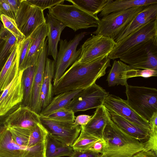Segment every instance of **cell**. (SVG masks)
Returning <instances> with one entry per match:
<instances>
[{
	"mask_svg": "<svg viewBox=\"0 0 157 157\" xmlns=\"http://www.w3.org/2000/svg\"><path fill=\"white\" fill-rule=\"evenodd\" d=\"M108 55L86 62L76 61L53 86V94L84 89L95 83L111 66Z\"/></svg>",
	"mask_w": 157,
	"mask_h": 157,
	"instance_id": "obj_1",
	"label": "cell"
},
{
	"mask_svg": "<svg viewBox=\"0 0 157 157\" xmlns=\"http://www.w3.org/2000/svg\"><path fill=\"white\" fill-rule=\"evenodd\" d=\"M103 139L106 145L100 157H130L144 150L143 143L123 131L110 117L104 130Z\"/></svg>",
	"mask_w": 157,
	"mask_h": 157,
	"instance_id": "obj_2",
	"label": "cell"
},
{
	"mask_svg": "<svg viewBox=\"0 0 157 157\" xmlns=\"http://www.w3.org/2000/svg\"><path fill=\"white\" fill-rule=\"evenodd\" d=\"M48 14L75 32L97 27L100 20L75 5L59 4L49 9Z\"/></svg>",
	"mask_w": 157,
	"mask_h": 157,
	"instance_id": "obj_3",
	"label": "cell"
},
{
	"mask_svg": "<svg viewBox=\"0 0 157 157\" xmlns=\"http://www.w3.org/2000/svg\"><path fill=\"white\" fill-rule=\"evenodd\" d=\"M126 101L138 114L149 121L157 112V90L156 88L128 85L125 86Z\"/></svg>",
	"mask_w": 157,
	"mask_h": 157,
	"instance_id": "obj_4",
	"label": "cell"
},
{
	"mask_svg": "<svg viewBox=\"0 0 157 157\" xmlns=\"http://www.w3.org/2000/svg\"><path fill=\"white\" fill-rule=\"evenodd\" d=\"M119 59L134 69L157 71V37L133 47Z\"/></svg>",
	"mask_w": 157,
	"mask_h": 157,
	"instance_id": "obj_5",
	"label": "cell"
},
{
	"mask_svg": "<svg viewBox=\"0 0 157 157\" xmlns=\"http://www.w3.org/2000/svg\"><path fill=\"white\" fill-rule=\"evenodd\" d=\"M147 6L136 7L114 12L102 17L96 30L93 33L102 35L114 40L132 20Z\"/></svg>",
	"mask_w": 157,
	"mask_h": 157,
	"instance_id": "obj_6",
	"label": "cell"
},
{
	"mask_svg": "<svg viewBox=\"0 0 157 157\" xmlns=\"http://www.w3.org/2000/svg\"><path fill=\"white\" fill-rule=\"evenodd\" d=\"M157 37V17L143 25L117 43L108 55L110 59L120 58L136 46Z\"/></svg>",
	"mask_w": 157,
	"mask_h": 157,
	"instance_id": "obj_7",
	"label": "cell"
},
{
	"mask_svg": "<svg viewBox=\"0 0 157 157\" xmlns=\"http://www.w3.org/2000/svg\"><path fill=\"white\" fill-rule=\"evenodd\" d=\"M87 33L81 32L76 35L72 40H59V48L55 62L53 86L55 85L66 71L67 68L78 58L81 52L80 47L76 50L80 41Z\"/></svg>",
	"mask_w": 157,
	"mask_h": 157,
	"instance_id": "obj_8",
	"label": "cell"
},
{
	"mask_svg": "<svg viewBox=\"0 0 157 157\" xmlns=\"http://www.w3.org/2000/svg\"><path fill=\"white\" fill-rule=\"evenodd\" d=\"M14 20L25 39L29 37L38 27L46 22L43 11L32 5L27 0H21Z\"/></svg>",
	"mask_w": 157,
	"mask_h": 157,
	"instance_id": "obj_9",
	"label": "cell"
},
{
	"mask_svg": "<svg viewBox=\"0 0 157 157\" xmlns=\"http://www.w3.org/2000/svg\"><path fill=\"white\" fill-rule=\"evenodd\" d=\"M40 115L41 123L48 136L65 145L72 146L80 134L81 126L75 125L74 122L56 120Z\"/></svg>",
	"mask_w": 157,
	"mask_h": 157,
	"instance_id": "obj_10",
	"label": "cell"
},
{
	"mask_svg": "<svg viewBox=\"0 0 157 157\" xmlns=\"http://www.w3.org/2000/svg\"><path fill=\"white\" fill-rule=\"evenodd\" d=\"M109 94L105 90L94 83L75 95L66 109L75 113L97 108L103 105Z\"/></svg>",
	"mask_w": 157,
	"mask_h": 157,
	"instance_id": "obj_11",
	"label": "cell"
},
{
	"mask_svg": "<svg viewBox=\"0 0 157 157\" xmlns=\"http://www.w3.org/2000/svg\"><path fill=\"white\" fill-rule=\"evenodd\" d=\"M117 44L112 39L101 35H93L81 47V54L76 61H89L109 54Z\"/></svg>",
	"mask_w": 157,
	"mask_h": 157,
	"instance_id": "obj_12",
	"label": "cell"
},
{
	"mask_svg": "<svg viewBox=\"0 0 157 157\" xmlns=\"http://www.w3.org/2000/svg\"><path fill=\"white\" fill-rule=\"evenodd\" d=\"M103 105L108 111L118 114L137 126L150 131L148 121L135 112L128 105L126 100L109 94Z\"/></svg>",
	"mask_w": 157,
	"mask_h": 157,
	"instance_id": "obj_13",
	"label": "cell"
},
{
	"mask_svg": "<svg viewBox=\"0 0 157 157\" xmlns=\"http://www.w3.org/2000/svg\"><path fill=\"white\" fill-rule=\"evenodd\" d=\"M23 70L18 71L12 81L2 91L0 97V117L6 115L13 107L23 101L21 78Z\"/></svg>",
	"mask_w": 157,
	"mask_h": 157,
	"instance_id": "obj_14",
	"label": "cell"
},
{
	"mask_svg": "<svg viewBox=\"0 0 157 157\" xmlns=\"http://www.w3.org/2000/svg\"><path fill=\"white\" fill-rule=\"evenodd\" d=\"M48 33L46 22L38 27L30 36L31 40L26 55L18 71L36 65Z\"/></svg>",
	"mask_w": 157,
	"mask_h": 157,
	"instance_id": "obj_15",
	"label": "cell"
},
{
	"mask_svg": "<svg viewBox=\"0 0 157 157\" xmlns=\"http://www.w3.org/2000/svg\"><path fill=\"white\" fill-rule=\"evenodd\" d=\"M47 42L48 39L47 38L38 59L37 69L34 80L31 99L29 107L39 115L42 110L40 94L47 58Z\"/></svg>",
	"mask_w": 157,
	"mask_h": 157,
	"instance_id": "obj_16",
	"label": "cell"
},
{
	"mask_svg": "<svg viewBox=\"0 0 157 157\" xmlns=\"http://www.w3.org/2000/svg\"><path fill=\"white\" fill-rule=\"evenodd\" d=\"M40 117L29 107L21 105L5 118V123L7 128H31L41 123Z\"/></svg>",
	"mask_w": 157,
	"mask_h": 157,
	"instance_id": "obj_17",
	"label": "cell"
},
{
	"mask_svg": "<svg viewBox=\"0 0 157 157\" xmlns=\"http://www.w3.org/2000/svg\"><path fill=\"white\" fill-rule=\"evenodd\" d=\"M109 117L108 111L103 105L96 108L87 123L81 126V129L98 139H102L104 130Z\"/></svg>",
	"mask_w": 157,
	"mask_h": 157,
	"instance_id": "obj_18",
	"label": "cell"
},
{
	"mask_svg": "<svg viewBox=\"0 0 157 157\" xmlns=\"http://www.w3.org/2000/svg\"><path fill=\"white\" fill-rule=\"evenodd\" d=\"M157 17V4L147 6L131 21L114 40L116 43L126 37L151 20Z\"/></svg>",
	"mask_w": 157,
	"mask_h": 157,
	"instance_id": "obj_19",
	"label": "cell"
},
{
	"mask_svg": "<svg viewBox=\"0 0 157 157\" xmlns=\"http://www.w3.org/2000/svg\"><path fill=\"white\" fill-rule=\"evenodd\" d=\"M136 71L121 61L114 60L107 77L109 86H125L128 78L136 77Z\"/></svg>",
	"mask_w": 157,
	"mask_h": 157,
	"instance_id": "obj_20",
	"label": "cell"
},
{
	"mask_svg": "<svg viewBox=\"0 0 157 157\" xmlns=\"http://www.w3.org/2000/svg\"><path fill=\"white\" fill-rule=\"evenodd\" d=\"M45 19L48 28L47 56H51L55 62L58 52V43L61 33L66 26L48 13H47Z\"/></svg>",
	"mask_w": 157,
	"mask_h": 157,
	"instance_id": "obj_21",
	"label": "cell"
},
{
	"mask_svg": "<svg viewBox=\"0 0 157 157\" xmlns=\"http://www.w3.org/2000/svg\"><path fill=\"white\" fill-rule=\"evenodd\" d=\"M29 148L16 144L7 128L0 133V157H26Z\"/></svg>",
	"mask_w": 157,
	"mask_h": 157,
	"instance_id": "obj_22",
	"label": "cell"
},
{
	"mask_svg": "<svg viewBox=\"0 0 157 157\" xmlns=\"http://www.w3.org/2000/svg\"><path fill=\"white\" fill-rule=\"evenodd\" d=\"M108 111L111 119L124 132L143 143L147 140L149 131L137 126L118 114Z\"/></svg>",
	"mask_w": 157,
	"mask_h": 157,
	"instance_id": "obj_23",
	"label": "cell"
},
{
	"mask_svg": "<svg viewBox=\"0 0 157 157\" xmlns=\"http://www.w3.org/2000/svg\"><path fill=\"white\" fill-rule=\"evenodd\" d=\"M55 62L54 60L47 58L44 77L40 94L42 110L46 107L53 99V86L52 81L54 75Z\"/></svg>",
	"mask_w": 157,
	"mask_h": 157,
	"instance_id": "obj_24",
	"label": "cell"
},
{
	"mask_svg": "<svg viewBox=\"0 0 157 157\" xmlns=\"http://www.w3.org/2000/svg\"><path fill=\"white\" fill-rule=\"evenodd\" d=\"M155 4H157V0H109L99 16L102 17L113 12Z\"/></svg>",
	"mask_w": 157,
	"mask_h": 157,
	"instance_id": "obj_25",
	"label": "cell"
},
{
	"mask_svg": "<svg viewBox=\"0 0 157 157\" xmlns=\"http://www.w3.org/2000/svg\"><path fill=\"white\" fill-rule=\"evenodd\" d=\"M18 44L0 71V90L2 91L11 82L18 72Z\"/></svg>",
	"mask_w": 157,
	"mask_h": 157,
	"instance_id": "obj_26",
	"label": "cell"
},
{
	"mask_svg": "<svg viewBox=\"0 0 157 157\" xmlns=\"http://www.w3.org/2000/svg\"><path fill=\"white\" fill-rule=\"evenodd\" d=\"M18 42L15 36L4 28L0 31V71Z\"/></svg>",
	"mask_w": 157,
	"mask_h": 157,
	"instance_id": "obj_27",
	"label": "cell"
},
{
	"mask_svg": "<svg viewBox=\"0 0 157 157\" xmlns=\"http://www.w3.org/2000/svg\"><path fill=\"white\" fill-rule=\"evenodd\" d=\"M82 90L71 91L57 95L46 107L42 110L40 115L46 116L59 109L66 108L74 97Z\"/></svg>",
	"mask_w": 157,
	"mask_h": 157,
	"instance_id": "obj_28",
	"label": "cell"
},
{
	"mask_svg": "<svg viewBox=\"0 0 157 157\" xmlns=\"http://www.w3.org/2000/svg\"><path fill=\"white\" fill-rule=\"evenodd\" d=\"M37 67L34 65L24 70L22 72L21 84L23 97L21 105L29 107L32 95L33 82Z\"/></svg>",
	"mask_w": 157,
	"mask_h": 157,
	"instance_id": "obj_29",
	"label": "cell"
},
{
	"mask_svg": "<svg viewBox=\"0 0 157 157\" xmlns=\"http://www.w3.org/2000/svg\"><path fill=\"white\" fill-rule=\"evenodd\" d=\"M74 150L72 147L65 145L48 135L47 137L46 157H71Z\"/></svg>",
	"mask_w": 157,
	"mask_h": 157,
	"instance_id": "obj_30",
	"label": "cell"
},
{
	"mask_svg": "<svg viewBox=\"0 0 157 157\" xmlns=\"http://www.w3.org/2000/svg\"><path fill=\"white\" fill-rule=\"evenodd\" d=\"M109 0H67L79 8L95 16H98Z\"/></svg>",
	"mask_w": 157,
	"mask_h": 157,
	"instance_id": "obj_31",
	"label": "cell"
},
{
	"mask_svg": "<svg viewBox=\"0 0 157 157\" xmlns=\"http://www.w3.org/2000/svg\"><path fill=\"white\" fill-rule=\"evenodd\" d=\"M99 140L100 139L87 133L81 129L79 135L71 147L74 151L86 150L93 143Z\"/></svg>",
	"mask_w": 157,
	"mask_h": 157,
	"instance_id": "obj_32",
	"label": "cell"
},
{
	"mask_svg": "<svg viewBox=\"0 0 157 157\" xmlns=\"http://www.w3.org/2000/svg\"><path fill=\"white\" fill-rule=\"evenodd\" d=\"M32 128H25L15 127L7 128L14 142L17 144L23 146H28L29 138Z\"/></svg>",
	"mask_w": 157,
	"mask_h": 157,
	"instance_id": "obj_33",
	"label": "cell"
},
{
	"mask_svg": "<svg viewBox=\"0 0 157 157\" xmlns=\"http://www.w3.org/2000/svg\"><path fill=\"white\" fill-rule=\"evenodd\" d=\"M0 20L4 28L7 29L16 37L18 43L25 39V36L18 29L14 19L6 16L2 15Z\"/></svg>",
	"mask_w": 157,
	"mask_h": 157,
	"instance_id": "obj_34",
	"label": "cell"
},
{
	"mask_svg": "<svg viewBox=\"0 0 157 157\" xmlns=\"http://www.w3.org/2000/svg\"><path fill=\"white\" fill-rule=\"evenodd\" d=\"M45 116L54 120L72 122L74 121L75 118V113L66 108L59 109Z\"/></svg>",
	"mask_w": 157,
	"mask_h": 157,
	"instance_id": "obj_35",
	"label": "cell"
},
{
	"mask_svg": "<svg viewBox=\"0 0 157 157\" xmlns=\"http://www.w3.org/2000/svg\"><path fill=\"white\" fill-rule=\"evenodd\" d=\"M33 6L43 11L45 9H50L57 5L62 4L64 0H27Z\"/></svg>",
	"mask_w": 157,
	"mask_h": 157,
	"instance_id": "obj_36",
	"label": "cell"
},
{
	"mask_svg": "<svg viewBox=\"0 0 157 157\" xmlns=\"http://www.w3.org/2000/svg\"><path fill=\"white\" fill-rule=\"evenodd\" d=\"M31 40L30 36L25 39L18 44V69L21 66L25 58Z\"/></svg>",
	"mask_w": 157,
	"mask_h": 157,
	"instance_id": "obj_37",
	"label": "cell"
},
{
	"mask_svg": "<svg viewBox=\"0 0 157 157\" xmlns=\"http://www.w3.org/2000/svg\"><path fill=\"white\" fill-rule=\"evenodd\" d=\"M143 144L144 150H151L157 154V131L150 130L148 139Z\"/></svg>",
	"mask_w": 157,
	"mask_h": 157,
	"instance_id": "obj_38",
	"label": "cell"
},
{
	"mask_svg": "<svg viewBox=\"0 0 157 157\" xmlns=\"http://www.w3.org/2000/svg\"><path fill=\"white\" fill-rule=\"evenodd\" d=\"M106 143L103 139H100L93 143L86 150L101 154L103 152Z\"/></svg>",
	"mask_w": 157,
	"mask_h": 157,
	"instance_id": "obj_39",
	"label": "cell"
},
{
	"mask_svg": "<svg viewBox=\"0 0 157 157\" xmlns=\"http://www.w3.org/2000/svg\"><path fill=\"white\" fill-rule=\"evenodd\" d=\"M2 15H3L13 19L14 16L10 7L6 0H0V18Z\"/></svg>",
	"mask_w": 157,
	"mask_h": 157,
	"instance_id": "obj_40",
	"label": "cell"
},
{
	"mask_svg": "<svg viewBox=\"0 0 157 157\" xmlns=\"http://www.w3.org/2000/svg\"><path fill=\"white\" fill-rule=\"evenodd\" d=\"M100 154L87 150L74 151L71 157H100Z\"/></svg>",
	"mask_w": 157,
	"mask_h": 157,
	"instance_id": "obj_41",
	"label": "cell"
},
{
	"mask_svg": "<svg viewBox=\"0 0 157 157\" xmlns=\"http://www.w3.org/2000/svg\"><path fill=\"white\" fill-rule=\"evenodd\" d=\"M157 75V71L147 69L143 70L136 69V77H142L144 78H148Z\"/></svg>",
	"mask_w": 157,
	"mask_h": 157,
	"instance_id": "obj_42",
	"label": "cell"
},
{
	"mask_svg": "<svg viewBox=\"0 0 157 157\" xmlns=\"http://www.w3.org/2000/svg\"><path fill=\"white\" fill-rule=\"evenodd\" d=\"M92 116L87 115H81L77 116L75 118L74 124L76 125H85L90 121Z\"/></svg>",
	"mask_w": 157,
	"mask_h": 157,
	"instance_id": "obj_43",
	"label": "cell"
},
{
	"mask_svg": "<svg viewBox=\"0 0 157 157\" xmlns=\"http://www.w3.org/2000/svg\"><path fill=\"white\" fill-rule=\"evenodd\" d=\"M8 3L14 18L21 5V0H6Z\"/></svg>",
	"mask_w": 157,
	"mask_h": 157,
	"instance_id": "obj_44",
	"label": "cell"
},
{
	"mask_svg": "<svg viewBox=\"0 0 157 157\" xmlns=\"http://www.w3.org/2000/svg\"><path fill=\"white\" fill-rule=\"evenodd\" d=\"M130 157H157V154L151 150H143L135 154Z\"/></svg>",
	"mask_w": 157,
	"mask_h": 157,
	"instance_id": "obj_45",
	"label": "cell"
},
{
	"mask_svg": "<svg viewBox=\"0 0 157 157\" xmlns=\"http://www.w3.org/2000/svg\"><path fill=\"white\" fill-rule=\"evenodd\" d=\"M2 117H0V133L7 128L5 123V118Z\"/></svg>",
	"mask_w": 157,
	"mask_h": 157,
	"instance_id": "obj_46",
	"label": "cell"
},
{
	"mask_svg": "<svg viewBox=\"0 0 157 157\" xmlns=\"http://www.w3.org/2000/svg\"><path fill=\"white\" fill-rule=\"evenodd\" d=\"M4 28L3 25L1 21L0 18V31Z\"/></svg>",
	"mask_w": 157,
	"mask_h": 157,
	"instance_id": "obj_47",
	"label": "cell"
},
{
	"mask_svg": "<svg viewBox=\"0 0 157 157\" xmlns=\"http://www.w3.org/2000/svg\"><path fill=\"white\" fill-rule=\"evenodd\" d=\"M2 91H1L0 90V97L1 96L2 94Z\"/></svg>",
	"mask_w": 157,
	"mask_h": 157,
	"instance_id": "obj_48",
	"label": "cell"
},
{
	"mask_svg": "<svg viewBox=\"0 0 157 157\" xmlns=\"http://www.w3.org/2000/svg\"></svg>",
	"mask_w": 157,
	"mask_h": 157,
	"instance_id": "obj_49",
	"label": "cell"
}]
</instances>
